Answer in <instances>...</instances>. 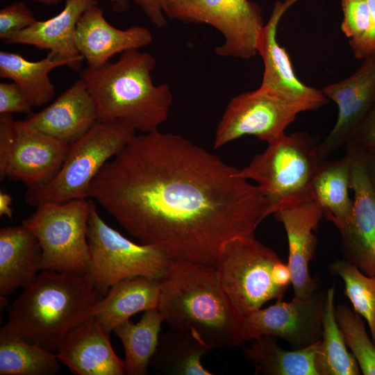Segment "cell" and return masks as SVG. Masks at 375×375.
I'll list each match as a JSON object with an SVG mask.
<instances>
[{
  "label": "cell",
  "instance_id": "1",
  "mask_svg": "<svg viewBox=\"0 0 375 375\" xmlns=\"http://www.w3.org/2000/svg\"><path fill=\"white\" fill-rule=\"evenodd\" d=\"M238 169L181 135H135L92 182L88 198L169 260L215 266L221 247L254 238L264 197Z\"/></svg>",
  "mask_w": 375,
  "mask_h": 375
},
{
  "label": "cell",
  "instance_id": "2",
  "mask_svg": "<svg viewBox=\"0 0 375 375\" xmlns=\"http://www.w3.org/2000/svg\"><path fill=\"white\" fill-rule=\"evenodd\" d=\"M160 281L158 310L169 328L189 333L211 351L242 347L241 316L214 266L169 260Z\"/></svg>",
  "mask_w": 375,
  "mask_h": 375
},
{
  "label": "cell",
  "instance_id": "3",
  "mask_svg": "<svg viewBox=\"0 0 375 375\" xmlns=\"http://www.w3.org/2000/svg\"><path fill=\"white\" fill-rule=\"evenodd\" d=\"M103 297L85 274L42 269L8 306L6 326L56 352L72 329L93 316Z\"/></svg>",
  "mask_w": 375,
  "mask_h": 375
},
{
  "label": "cell",
  "instance_id": "4",
  "mask_svg": "<svg viewBox=\"0 0 375 375\" xmlns=\"http://www.w3.org/2000/svg\"><path fill=\"white\" fill-rule=\"evenodd\" d=\"M156 58L138 49L115 62L81 70L96 105L97 122L119 121L143 133L158 130L168 117L173 97L167 84L155 85Z\"/></svg>",
  "mask_w": 375,
  "mask_h": 375
},
{
  "label": "cell",
  "instance_id": "5",
  "mask_svg": "<svg viewBox=\"0 0 375 375\" xmlns=\"http://www.w3.org/2000/svg\"><path fill=\"white\" fill-rule=\"evenodd\" d=\"M319 142L305 131L285 134L238 169L240 177L256 181L261 190L264 219L285 206L312 199L311 185L321 163Z\"/></svg>",
  "mask_w": 375,
  "mask_h": 375
},
{
  "label": "cell",
  "instance_id": "6",
  "mask_svg": "<svg viewBox=\"0 0 375 375\" xmlns=\"http://www.w3.org/2000/svg\"><path fill=\"white\" fill-rule=\"evenodd\" d=\"M214 267L224 292L242 317L270 300L283 299L291 284L288 265L255 237L225 242Z\"/></svg>",
  "mask_w": 375,
  "mask_h": 375
},
{
  "label": "cell",
  "instance_id": "7",
  "mask_svg": "<svg viewBox=\"0 0 375 375\" xmlns=\"http://www.w3.org/2000/svg\"><path fill=\"white\" fill-rule=\"evenodd\" d=\"M135 135V131L124 122H97L70 144L63 164L49 182L27 188L25 201L37 207L47 202L88 199L90 186L100 170Z\"/></svg>",
  "mask_w": 375,
  "mask_h": 375
},
{
  "label": "cell",
  "instance_id": "8",
  "mask_svg": "<svg viewBox=\"0 0 375 375\" xmlns=\"http://www.w3.org/2000/svg\"><path fill=\"white\" fill-rule=\"evenodd\" d=\"M88 240L90 262L85 274L103 296L118 282L135 276L160 280L169 259L154 247L137 244L108 225L90 199Z\"/></svg>",
  "mask_w": 375,
  "mask_h": 375
},
{
  "label": "cell",
  "instance_id": "9",
  "mask_svg": "<svg viewBox=\"0 0 375 375\" xmlns=\"http://www.w3.org/2000/svg\"><path fill=\"white\" fill-rule=\"evenodd\" d=\"M90 210L88 199L47 202L22 221L42 248V270L85 274L90 262Z\"/></svg>",
  "mask_w": 375,
  "mask_h": 375
},
{
  "label": "cell",
  "instance_id": "10",
  "mask_svg": "<svg viewBox=\"0 0 375 375\" xmlns=\"http://www.w3.org/2000/svg\"><path fill=\"white\" fill-rule=\"evenodd\" d=\"M322 106L260 85L230 100L217 126L213 147L219 149L244 135L255 136L269 144L285 135L286 128L299 113Z\"/></svg>",
  "mask_w": 375,
  "mask_h": 375
},
{
  "label": "cell",
  "instance_id": "11",
  "mask_svg": "<svg viewBox=\"0 0 375 375\" xmlns=\"http://www.w3.org/2000/svg\"><path fill=\"white\" fill-rule=\"evenodd\" d=\"M167 18L206 24L218 31L224 42L215 48L221 57L249 59L258 54L264 26L260 6L249 0H161Z\"/></svg>",
  "mask_w": 375,
  "mask_h": 375
},
{
  "label": "cell",
  "instance_id": "12",
  "mask_svg": "<svg viewBox=\"0 0 375 375\" xmlns=\"http://www.w3.org/2000/svg\"><path fill=\"white\" fill-rule=\"evenodd\" d=\"M327 290L319 288L306 299H278L265 308L242 317L241 334L251 341L264 335L280 338L293 349L312 345L322 339Z\"/></svg>",
  "mask_w": 375,
  "mask_h": 375
},
{
  "label": "cell",
  "instance_id": "13",
  "mask_svg": "<svg viewBox=\"0 0 375 375\" xmlns=\"http://www.w3.org/2000/svg\"><path fill=\"white\" fill-rule=\"evenodd\" d=\"M351 159L353 206L349 219L335 226L340 234L343 259L369 276H375V192L366 167L365 151L346 148Z\"/></svg>",
  "mask_w": 375,
  "mask_h": 375
},
{
  "label": "cell",
  "instance_id": "14",
  "mask_svg": "<svg viewBox=\"0 0 375 375\" xmlns=\"http://www.w3.org/2000/svg\"><path fill=\"white\" fill-rule=\"evenodd\" d=\"M338 106L335 124L318 144L321 162L345 145L355 129L375 104V53L363 60L351 76L322 90Z\"/></svg>",
  "mask_w": 375,
  "mask_h": 375
},
{
  "label": "cell",
  "instance_id": "15",
  "mask_svg": "<svg viewBox=\"0 0 375 375\" xmlns=\"http://www.w3.org/2000/svg\"><path fill=\"white\" fill-rule=\"evenodd\" d=\"M274 215L283 224L288 238L287 265L294 297L308 298L319 289V283L310 276L308 267L317 244L314 231L324 217L323 212L312 199H309L285 206Z\"/></svg>",
  "mask_w": 375,
  "mask_h": 375
},
{
  "label": "cell",
  "instance_id": "16",
  "mask_svg": "<svg viewBox=\"0 0 375 375\" xmlns=\"http://www.w3.org/2000/svg\"><path fill=\"white\" fill-rule=\"evenodd\" d=\"M15 130L6 177L28 188L47 183L60 170L70 144L35 129L25 119L15 121Z\"/></svg>",
  "mask_w": 375,
  "mask_h": 375
},
{
  "label": "cell",
  "instance_id": "17",
  "mask_svg": "<svg viewBox=\"0 0 375 375\" xmlns=\"http://www.w3.org/2000/svg\"><path fill=\"white\" fill-rule=\"evenodd\" d=\"M152 40V33L144 26L135 25L123 30L112 26L97 4L82 14L75 35L76 48L90 67L106 63L116 54L146 47Z\"/></svg>",
  "mask_w": 375,
  "mask_h": 375
},
{
  "label": "cell",
  "instance_id": "18",
  "mask_svg": "<svg viewBox=\"0 0 375 375\" xmlns=\"http://www.w3.org/2000/svg\"><path fill=\"white\" fill-rule=\"evenodd\" d=\"M110 333L92 316L65 337L56 351L57 357L76 374H126L124 360L113 350Z\"/></svg>",
  "mask_w": 375,
  "mask_h": 375
},
{
  "label": "cell",
  "instance_id": "19",
  "mask_svg": "<svg viewBox=\"0 0 375 375\" xmlns=\"http://www.w3.org/2000/svg\"><path fill=\"white\" fill-rule=\"evenodd\" d=\"M299 1H276L270 17L260 31L257 44V52L264 65L260 85L286 96L314 101L324 106L328 99L322 90L305 85L297 77L287 51L277 40V29L281 18Z\"/></svg>",
  "mask_w": 375,
  "mask_h": 375
},
{
  "label": "cell",
  "instance_id": "20",
  "mask_svg": "<svg viewBox=\"0 0 375 375\" xmlns=\"http://www.w3.org/2000/svg\"><path fill=\"white\" fill-rule=\"evenodd\" d=\"M25 120L35 129L72 144L98 119L94 99L80 78L49 106Z\"/></svg>",
  "mask_w": 375,
  "mask_h": 375
},
{
  "label": "cell",
  "instance_id": "21",
  "mask_svg": "<svg viewBox=\"0 0 375 375\" xmlns=\"http://www.w3.org/2000/svg\"><path fill=\"white\" fill-rule=\"evenodd\" d=\"M97 0H67L63 9L46 20H37L29 27L11 34L4 40L8 44H27L47 49L60 58L72 60L79 69L83 58L75 43L76 26L82 14Z\"/></svg>",
  "mask_w": 375,
  "mask_h": 375
},
{
  "label": "cell",
  "instance_id": "22",
  "mask_svg": "<svg viewBox=\"0 0 375 375\" xmlns=\"http://www.w3.org/2000/svg\"><path fill=\"white\" fill-rule=\"evenodd\" d=\"M42 270V248L22 224L0 229V294L8 296L31 283Z\"/></svg>",
  "mask_w": 375,
  "mask_h": 375
},
{
  "label": "cell",
  "instance_id": "23",
  "mask_svg": "<svg viewBox=\"0 0 375 375\" xmlns=\"http://www.w3.org/2000/svg\"><path fill=\"white\" fill-rule=\"evenodd\" d=\"M160 295V280L142 276L124 279L103 297L93 316L111 333L132 315L157 308Z\"/></svg>",
  "mask_w": 375,
  "mask_h": 375
},
{
  "label": "cell",
  "instance_id": "24",
  "mask_svg": "<svg viewBox=\"0 0 375 375\" xmlns=\"http://www.w3.org/2000/svg\"><path fill=\"white\" fill-rule=\"evenodd\" d=\"M62 66L76 70L72 60L51 51L38 61L28 60L17 53L0 51V77L17 83L32 108L41 106L53 98L56 90L49 74L52 69Z\"/></svg>",
  "mask_w": 375,
  "mask_h": 375
},
{
  "label": "cell",
  "instance_id": "25",
  "mask_svg": "<svg viewBox=\"0 0 375 375\" xmlns=\"http://www.w3.org/2000/svg\"><path fill=\"white\" fill-rule=\"evenodd\" d=\"M351 172V159L346 153L339 160L321 162L312 182L311 199L334 226L347 222L352 212Z\"/></svg>",
  "mask_w": 375,
  "mask_h": 375
},
{
  "label": "cell",
  "instance_id": "26",
  "mask_svg": "<svg viewBox=\"0 0 375 375\" xmlns=\"http://www.w3.org/2000/svg\"><path fill=\"white\" fill-rule=\"evenodd\" d=\"M319 341L289 351L281 348L274 336L264 335L251 340L249 347L242 348V352L253 365L256 374L317 375L315 357Z\"/></svg>",
  "mask_w": 375,
  "mask_h": 375
},
{
  "label": "cell",
  "instance_id": "27",
  "mask_svg": "<svg viewBox=\"0 0 375 375\" xmlns=\"http://www.w3.org/2000/svg\"><path fill=\"white\" fill-rule=\"evenodd\" d=\"M210 351L191 333L169 328L160 333L149 365L166 374L211 375L201 362Z\"/></svg>",
  "mask_w": 375,
  "mask_h": 375
},
{
  "label": "cell",
  "instance_id": "28",
  "mask_svg": "<svg viewBox=\"0 0 375 375\" xmlns=\"http://www.w3.org/2000/svg\"><path fill=\"white\" fill-rule=\"evenodd\" d=\"M163 318L158 308L144 312L135 324L128 319L117 326L112 332L121 340L124 349L125 374L144 375L157 348Z\"/></svg>",
  "mask_w": 375,
  "mask_h": 375
},
{
  "label": "cell",
  "instance_id": "29",
  "mask_svg": "<svg viewBox=\"0 0 375 375\" xmlns=\"http://www.w3.org/2000/svg\"><path fill=\"white\" fill-rule=\"evenodd\" d=\"M60 363L56 352L27 342L6 325L0 328L1 375H55Z\"/></svg>",
  "mask_w": 375,
  "mask_h": 375
},
{
  "label": "cell",
  "instance_id": "30",
  "mask_svg": "<svg viewBox=\"0 0 375 375\" xmlns=\"http://www.w3.org/2000/svg\"><path fill=\"white\" fill-rule=\"evenodd\" d=\"M335 286L327 289V299L323 317L322 339L315 357L317 375H358L359 365L347 349L342 331L335 318Z\"/></svg>",
  "mask_w": 375,
  "mask_h": 375
},
{
  "label": "cell",
  "instance_id": "31",
  "mask_svg": "<svg viewBox=\"0 0 375 375\" xmlns=\"http://www.w3.org/2000/svg\"><path fill=\"white\" fill-rule=\"evenodd\" d=\"M328 269L331 274L343 280L344 294L353 309L367 322L375 344V276L366 275L344 259L333 261Z\"/></svg>",
  "mask_w": 375,
  "mask_h": 375
},
{
  "label": "cell",
  "instance_id": "32",
  "mask_svg": "<svg viewBox=\"0 0 375 375\" xmlns=\"http://www.w3.org/2000/svg\"><path fill=\"white\" fill-rule=\"evenodd\" d=\"M335 318L346 344L364 375H375V344L367 333L362 317L346 304L335 306Z\"/></svg>",
  "mask_w": 375,
  "mask_h": 375
},
{
  "label": "cell",
  "instance_id": "33",
  "mask_svg": "<svg viewBox=\"0 0 375 375\" xmlns=\"http://www.w3.org/2000/svg\"><path fill=\"white\" fill-rule=\"evenodd\" d=\"M341 30L350 41L358 40L371 25L372 16L367 0H341Z\"/></svg>",
  "mask_w": 375,
  "mask_h": 375
},
{
  "label": "cell",
  "instance_id": "34",
  "mask_svg": "<svg viewBox=\"0 0 375 375\" xmlns=\"http://www.w3.org/2000/svg\"><path fill=\"white\" fill-rule=\"evenodd\" d=\"M36 21L26 4L13 2L0 10V38L3 41L11 34L29 27Z\"/></svg>",
  "mask_w": 375,
  "mask_h": 375
},
{
  "label": "cell",
  "instance_id": "35",
  "mask_svg": "<svg viewBox=\"0 0 375 375\" xmlns=\"http://www.w3.org/2000/svg\"><path fill=\"white\" fill-rule=\"evenodd\" d=\"M15 120L12 114H0V180L3 181L12 156L15 144Z\"/></svg>",
  "mask_w": 375,
  "mask_h": 375
},
{
  "label": "cell",
  "instance_id": "36",
  "mask_svg": "<svg viewBox=\"0 0 375 375\" xmlns=\"http://www.w3.org/2000/svg\"><path fill=\"white\" fill-rule=\"evenodd\" d=\"M32 107L28 103L19 86L13 83H0V114H31Z\"/></svg>",
  "mask_w": 375,
  "mask_h": 375
},
{
  "label": "cell",
  "instance_id": "37",
  "mask_svg": "<svg viewBox=\"0 0 375 375\" xmlns=\"http://www.w3.org/2000/svg\"><path fill=\"white\" fill-rule=\"evenodd\" d=\"M131 3H133L142 10L155 26L163 28L167 24L161 0H110L112 9L117 13L128 10Z\"/></svg>",
  "mask_w": 375,
  "mask_h": 375
},
{
  "label": "cell",
  "instance_id": "38",
  "mask_svg": "<svg viewBox=\"0 0 375 375\" xmlns=\"http://www.w3.org/2000/svg\"><path fill=\"white\" fill-rule=\"evenodd\" d=\"M362 151L375 149V104L353 131L345 144Z\"/></svg>",
  "mask_w": 375,
  "mask_h": 375
},
{
  "label": "cell",
  "instance_id": "39",
  "mask_svg": "<svg viewBox=\"0 0 375 375\" xmlns=\"http://www.w3.org/2000/svg\"><path fill=\"white\" fill-rule=\"evenodd\" d=\"M372 22L369 30L360 38L350 41V48L356 59L364 60L375 53V0H367Z\"/></svg>",
  "mask_w": 375,
  "mask_h": 375
},
{
  "label": "cell",
  "instance_id": "40",
  "mask_svg": "<svg viewBox=\"0 0 375 375\" xmlns=\"http://www.w3.org/2000/svg\"><path fill=\"white\" fill-rule=\"evenodd\" d=\"M365 160L367 176L375 192V149L365 151Z\"/></svg>",
  "mask_w": 375,
  "mask_h": 375
},
{
  "label": "cell",
  "instance_id": "41",
  "mask_svg": "<svg viewBox=\"0 0 375 375\" xmlns=\"http://www.w3.org/2000/svg\"><path fill=\"white\" fill-rule=\"evenodd\" d=\"M12 197L5 192H0V216H6L11 218L13 214V210L11 208Z\"/></svg>",
  "mask_w": 375,
  "mask_h": 375
},
{
  "label": "cell",
  "instance_id": "42",
  "mask_svg": "<svg viewBox=\"0 0 375 375\" xmlns=\"http://www.w3.org/2000/svg\"><path fill=\"white\" fill-rule=\"evenodd\" d=\"M32 1H37L41 3H44V4H47V5H55L62 1L65 2L67 0H32Z\"/></svg>",
  "mask_w": 375,
  "mask_h": 375
}]
</instances>
